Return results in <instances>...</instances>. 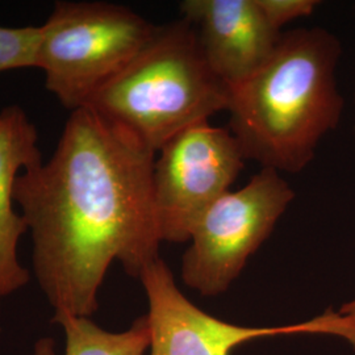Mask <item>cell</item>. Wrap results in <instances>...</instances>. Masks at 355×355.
I'll use <instances>...</instances> for the list:
<instances>
[{
	"label": "cell",
	"mask_w": 355,
	"mask_h": 355,
	"mask_svg": "<svg viewBox=\"0 0 355 355\" xmlns=\"http://www.w3.org/2000/svg\"><path fill=\"white\" fill-rule=\"evenodd\" d=\"M155 152L89 108L71 112L51 159L26 170L15 200L33 272L54 315L91 318L114 262L139 279L159 258Z\"/></svg>",
	"instance_id": "cell-1"
},
{
	"label": "cell",
	"mask_w": 355,
	"mask_h": 355,
	"mask_svg": "<svg viewBox=\"0 0 355 355\" xmlns=\"http://www.w3.org/2000/svg\"><path fill=\"white\" fill-rule=\"evenodd\" d=\"M341 41L329 29H291L265 64L229 89L228 129L246 161L280 174L309 166L321 141L341 123Z\"/></svg>",
	"instance_id": "cell-2"
},
{
	"label": "cell",
	"mask_w": 355,
	"mask_h": 355,
	"mask_svg": "<svg viewBox=\"0 0 355 355\" xmlns=\"http://www.w3.org/2000/svg\"><path fill=\"white\" fill-rule=\"evenodd\" d=\"M229 92L207 62L193 26L180 16L155 26L83 108L157 153L180 130L227 112Z\"/></svg>",
	"instance_id": "cell-3"
},
{
	"label": "cell",
	"mask_w": 355,
	"mask_h": 355,
	"mask_svg": "<svg viewBox=\"0 0 355 355\" xmlns=\"http://www.w3.org/2000/svg\"><path fill=\"white\" fill-rule=\"evenodd\" d=\"M155 26L121 4L55 1L41 26L36 69L71 114L141 51Z\"/></svg>",
	"instance_id": "cell-4"
},
{
	"label": "cell",
	"mask_w": 355,
	"mask_h": 355,
	"mask_svg": "<svg viewBox=\"0 0 355 355\" xmlns=\"http://www.w3.org/2000/svg\"><path fill=\"white\" fill-rule=\"evenodd\" d=\"M295 196L280 173L261 168L242 189L220 198L191 232L180 265L183 283L203 296L228 291Z\"/></svg>",
	"instance_id": "cell-5"
},
{
	"label": "cell",
	"mask_w": 355,
	"mask_h": 355,
	"mask_svg": "<svg viewBox=\"0 0 355 355\" xmlns=\"http://www.w3.org/2000/svg\"><path fill=\"white\" fill-rule=\"evenodd\" d=\"M246 158L228 128L202 121L155 153L153 193L162 242H189L204 212L228 193Z\"/></svg>",
	"instance_id": "cell-6"
},
{
	"label": "cell",
	"mask_w": 355,
	"mask_h": 355,
	"mask_svg": "<svg viewBox=\"0 0 355 355\" xmlns=\"http://www.w3.org/2000/svg\"><path fill=\"white\" fill-rule=\"evenodd\" d=\"M139 280L148 299L150 355H233L239 346L259 338L329 336L327 311L303 322L279 327H245L215 318L179 290L161 257L144 268Z\"/></svg>",
	"instance_id": "cell-7"
},
{
	"label": "cell",
	"mask_w": 355,
	"mask_h": 355,
	"mask_svg": "<svg viewBox=\"0 0 355 355\" xmlns=\"http://www.w3.org/2000/svg\"><path fill=\"white\" fill-rule=\"evenodd\" d=\"M179 10L193 26L207 62L229 89L266 62L283 33L268 24L257 0H184Z\"/></svg>",
	"instance_id": "cell-8"
},
{
	"label": "cell",
	"mask_w": 355,
	"mask_h": 355,
	"mask_svg": "<svg viewBox=\"0 0 355 355\" xmlns=\"http://www.w3.org/2000/svg\"><path fill=\"white\" fill-rule=\"evenodd\" d=\"M37 128L20 105L0 111V312L4 300L24 288L31 272L20 263L19 243L28 232L16 209L15 189L19 177L42 162Z\"/></svg>",
	"instance_id": "cell-9"
},
{
	"label": "cell",
	"mask_w": 355,
	"mask_h": 355,
	"mask_svg": "<svg viewBox=\"0 0 355 355\" xmlns=\"http://www.w3.org/2000/svg\"><path fill=\"white\" fill-rule=\"evenodd\" d=\"M66 336L64 355H144L150 346V325L146 315L137 318L123 331L103 329L89 318L54 315ZM33 355H58L55 341L49 337L38 340Z\"/></svg>",
	"instance_id": "cell-10"
},
{
	"label": "cell",
	"mask_w": 355,
	"mask_h": 355,
	"mask_svg": "<svg viewBox=\"0 0 355 355\" xmlns=\"http://www.w3.org/2000/svg\"><path fill=\"white\" fill-rule=\"evenodd\" d=\"M41 26H0V73L37 67Z\"/></svg>",
	"instance_id": "cell-11"
},
{
	"label": "cell",
	"mask_w": 355,
	"mask_h": 355,
	"mask_svg": "<svg viewBox=\"0 0 355 355\" xmlns=\"http://www.w3.org/2000/svg\"><path fill=\"white\" fill-rule=\"evenodd\" d=\"M268 24L282 33L283 26L309 17L320 7L318 0H257Z\"/></svg>",
	"instance_id": "cell-12"
},
{
	"label": "cell",
	"mask_w": 355,
	"mask_h": 355,
	"mask_svg": "<svg viewBox=\"0 0 355 355\" xmlns=\"http://www.w3.org/2000/svg\"><path fill=\"white\" fill-rule=\"evenodd\" d=\"M333 337L346 341L355 350V297L340 309H333Z\"/></svg>",
	"instance_id": "cell-13"
},
{
	"label": "cell",
	"mask_w": 355,
	"mask_h": 355,
	"mask_svg": "<svg viewBox=\"0 0 355 355\" xmlns=\"http://www.w3.org/2000/svg\"><path fill=\"white\" fill-rule=\"evenodd\" d=\"M354 105H355V91H354Z\"/></svg>",
	"instance_id": "cell-14"
}]
</instances>
